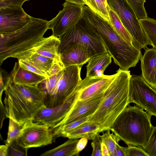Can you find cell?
<instances>
[{
	"label": "cell",
	"mask_w": 156,
	"mask_h": 156,
	"mask_svg": "<svg viewBox=\"0 0 156 156\" xmlns=\"http://www.w3.org/2000/svg\"><path fill=\"white\" fill-rule=\"evenodd\" d=\"M142 148L149 156H156V126H154L148 140Z\"/></svg>",
	"instance_id": "33"
},
{
	"label": "cell",
	"mask_w": 156,
	"mask_h": 156,
	"mask_svg": "<svg viewBox=\"0 0 156 156\" xmlns=\"http://www.w3.org/2000/svg\"><path fill=\"white\" fill-rule=\"evenodd\" d=\"M66 2L82 6L86 5L83 0H65Z\"/></svg>",
	"instance_id": "44"
},
{
	"label": "cell",
	"mask_w": 156,
	"mask_h": 156,
	"mask_svg": "<svg viewBox=\"0 0 156 156\" xmlns=\"http://www.w3.org/2000/svg\"><path fill=\"white\" fill-rule=\"evenodd\" d=\"M104 92L102 101L90 119L99 126L100 133L111 130L115 120L129 104L130 71L120 68Z\"/></svg>",
	"instance_id": "3"
},
{
	"label": "cell",
	"mask_w": 156,
	"mask_h": 156,
	"mask_svg": "<svg viewBox=\"0 0 156 156\" xmlns=\"http://www.w3.org/2000/svg\"><path fill=\"white\" fill-rule=\"evenodd\" d=\"M60 53L69 44L77 43L88 48L93 56L108 52L100 38L87 26L82 17L75 25L58 37Z\"/></svg>",
	"instance_id": "7"
},
{
	"label": "cell",
	"mask_w": 156,
	"mask_h": 156,
	"mask_svg": "<svg viewBox=\"0 0 156 156\" xmlns=\"http://www.w3.org/2000/svg\"><path fill=\"white\" fill-rule=\"evenodd\" d=\"M9 119L7 137L5 141V144L8 147L18 137L23 128V125L19 124L11 119Z\"/></svg>",
	"instance_id": "29"
},
{
	"label": "cell",
	"mask_w": 156,
	"mask_h": 156,
	"mask_svg": "<svg viewBox=\"0 0 156 156\" xmlns=\"http://www.w3.org/2000/svg\"><path fill=\"white\" fill-rule=\"evenodd\" d=\"M10 75L14 83L20 84L39 85L47 78L23 69L18 62H15Z\"/></svg>",
	"instance_id": "19"
},
{
	"label": "cell",
	"mask_w": 156,
	"mask_h": 156,
	"mask_svg": "<svg viewBox=\"0 0 156 156\" xmlns=\"http://www.w3.org/2000/svg\"><path fill=\"white\" fill-rule=\"evenodd\" d=\"M116 75V73L110 75H105L100 78L86 76L75 89L78 93L77 100H85L104 93Z\"/></svg>",
	"instance_id": "14"
},
{
	"label": "cell",
	"mask_w": 156,
	"mask_h": 156,
	"mask_svg": "<svg viewBox=\"0 0 156 156\" xmlns=\"http://www.w3.org/2000/svg\"><path fill=\"white\" fill-rule=\"evenodd\" d=\"M60 54L65 67L71 65H77L82 67L94 56L88 48L77 43L69 44Z\"/></svg>",
	"instance_id": "16"
},
{
	"label": "cell",
	"mask_w": 156,
	"mask_h": 156,
	"mask_svg": "<svg viewBox=\"0 0 156 156\" xmlns=\"http://www.w3.org/2000/svg\"><path fill=\"white\" fill-rule=\"evenodd\" d=\"M151 115L137 106H128L114 121L111 131L128 146L143 147L154 126Z\"/></svg>",
	"instance_id": "4"
},
{
	"label": "cell",
	"mask_w": 156,
	"mask_h": 156,
	"mask_svg": "<svg viewBox=\"0 0 156 156\" xmlns=\"http://www.w3.org/2000/svg\"><path fill=\"white\" fill-rule=\"evenodd\" d=\"M140 60L141 76L148 84L156 90V50L147 48Z\"/></svg>",
	"instance_id": "18"
},
{
	"label": "cell",
	"mask_w": 156,
	"mask_h": 156,
	"mask_svg": "<svg viewBox=\"0 0 156 156\" xmlns=\"http://www.w3.org/2000/svg\"><path fill=\"white\" fill-rule=\"evenodd\" d=\"M33 18L22 7L0 8V34L16 30L30 23Z\"/></svg>",
	"instance_id": "13"
},
{
	"label": "cell",
	"mask_w": 156,
	"mask_h": 156,
	"mask_svg": "<svg viewBox=\"0 0 156 156\" xmlns=\"http://www.w3.org/2000/svg\"><path fill=\"white\" fill-rule=\"evenodd\" d=\"M101 139L99 133L97 134L92 140L91 145L93 149L92 156H102L101 151Z\"/></svg>",
	"instance_id": "37"
},
{
	"label": "cell",
	"mask_w": 156,
	"mask_h": 156,
	"mask_svg": "<svg viewBox=\"0 0 156 156\" xmlns=\"http://www.w3.org/2000/svg\"><path fill=\"white\" fill-rule=\"evenodd\" d=\"M53 139L50 127L30 120L23 125L21 133L16 140L21 146L29 149L50 144Z\"/></svg>",
	"instance_id": "10"
},
{
	"label": "cell",
	"mask_w": 156,
	"mask_h": 156,
	"mask_svg": "<svg viewBox=\"0 0 156 156\" xmlns=\"http://www.w3.org/2000/svg\"><path fill=\"white\" fill-rule=\"evenodd\" d=\"M60 44L59 38L52 35L44 37L33 48L27 51L34 52L48 57L53 59L55 63L63 64L59 52Z\"/></svg>",
	"instance_id": "17"
},
{
	"label": "cell",
	"mask_w": 156,
	"mask_h": 156,
	"mask_svg": "<svg viewBox=\"0 0 156 156\" xmlns=\"http://www.w3.org/2000/svg\"><path fill=\"white\" fill-rule=\"evenodd\" d=\"M110 18V23L117 34L131 46L132 39L116 13L108 7Z\"/></svg>",
	"instance_id": "24"
},
{
	"label": "cell",
	"mask_w": 156,
	"mask_h": 156,
	"mask_svg": "<svg viewBox=\"0 0 156 156\" xmlns=\"http://www.w3.org/2000/svg\"><path fill=\"white\" fill-rule=\"evenodd\" d=\"M82 67L71 65L63 69V75L53 94L47 97L45 106L53 107L61 105L73 92L82 79Z\"/></svg>",
	"instance_id": "9"
},
{
	"label": "cell",
	"mask_w": 156,
	"mask_h": 156,
	"mask_svg": "<svg viewBox=\"0 0 156 156\" xmlns=\"http://www.w3.org/2000/svg\"><path fill=\"white\" fill-rule=\"evenodd\" d=\"M92 115H89L80 119L73 121L68 124L60 126L52 129L54 138L59 137H65L68 133L80 125L90 121Z\"/></svg>",
	"instance_id": "26"
},
{
	"label": "cell",
	"mask_w": 156,
	"mask_h": 156,
	"mask_svg": "<svg viewBox=\"0 0 156 156\" xmlns=\"http://www.w3.org/2000/svg\"><path fill=\"white\" fill-rule=\"evenodd\" d=\"M102 156H110L108 149L105 144L102 141L101 144Z\"/></svg>",
	"instance_id": "42"
},
{
	"label": "cell",
	"mask_w": 156,
	"mask_h": 156,
	"mask_svg": "<svg viewBox=\"0 0 156 156\" xmlns=\"http://www.w3.org/2000/svg\"><path fill=\"white\" fill-rule=\"evenodd\" d=\"M17 58L27 59L47 74L55 63L53 59L50 58L28 51L23 53Z\"/></svg>",
	"instance_id": "23"
},
{
	"label": "cell",
	"mask_w": 156,
	"mask_h": 156,
	"mask_svg": "<svg viewBox=\"0 0 156 156\" xmlns=\"http://www.w3.org/2000/svg\"><path fill=\"white\" fill-rule=\"evenodd\" d=\"M100 128L98 125L89 121L68 133L65 137L72 139L86 137L88 140H92L97 134L100 133Z\"/></svg>",
	"instance_id": "20"
},
{
	"label": "cell",
	"mask_w": 156,
	"mask_h": 156,
	"mask_svg": "<svg viewBox=\"0 0 156 156\" xmlns=\"http://www.w3.org/2000/svg\"><path fill=\"white\" fill-rule=\"evenodd\" d=\"M86 4L94 13L110 23L108 7L102 0H86Z\"/></svg>",
	"instance_id": "27"
},
{
	"label": "cell",
	"mask_w": 156,
	"mask_h": 156,
	"mask_svg": "<svg viewBox=\"0 0 156 156\" xmlns=\"http://www.w3.org/2000/svg\"><path fill=\"white\" fill-rule=\"evenodd\" d=\"M82 17L88 27L101 39L115 64L124 70L135 66L142 55L140 49L129 44L109 22L85 5L83 6Z\"/></svg>",
	"instance_id": "1"
},
{
	"label": "cell",
	"mask_w": 156,
	"mask_h": 156,
	"mask_svg": "<svg viewBox=\"0 0 156 156\" xmlns=\"http://www.w3.org/2000/svg\"><path fill=\"white\" fill-rule=\"evenodd\" d=\"M19 65L23 69L47 78V73L31 62L24 59H18Z\"/></svg>",
	"instance_id": "32"
},
{
	"label": "cell",
	"mask_w": 156,
	"mask_h": 156,
	"mask_svg": "<svg viewBox=\"0 0 156 156\" xmlns=\"http://www.w3.org/2000/svg\"><path fill=\"white\" fill-rule=\"evenodd\" d=\"M12 80L11 76L8 72L1 69L0 73V101L2 102V96L6 87Z\"/></svg>",
	"instance_id": "35"
},
{
	"label": "cell",
	"mask_w": 156,
	"mask_h": 156,
	"mask_svg": "<svg viewBox=\"0 0 156 156\" xmlns=\"http://www.w3.org/2000/svg\"><path fill=\"white\" fill-rule=\"evenodd\" d=\"M28 149L20 145L16 140L8 146V156H26Z\"/></svg>",
	"instance_id": "34"
},
{
	"label": "cell",
	"mask_w": 156,
	"mask_h": 156,
	"mask_svg": "<svg viewBox=\"0 0 156 156\" xmlns=\"http://www.w3.org/2000/svg\"><path fill=\"white\" fill-rule=\"evenodd\" d=\"M108 7L117 14L130 35L133 45L137 48L146 49L150 42L142 29L134 11L127 0H106Z\"/></svg>",
	"instance_id": "6"
},
{
	"label": "cell",
	"mask_w": 156,
	"mask_h": 156,
	"mask_svg": "<svg viewBox=\"0 0 156 156\" xmlns=\"http://www.w3.org/2000/svg\"><path fill=\"white\" fill-rule=\"evenodd\" d=\"M63 8L49 21V29L52 35L59 37L77 24L81 18L83 6L66 2Z\"/></svg>",
	"instance_id": "11"
},
{
	"label": "cell",
	"mask_w": 156,
	"mask_h": 156,
	"mask_svg": "<svg viewBox=\"0 0 156 156\" xmlns=\"http://www.w3.org/2000/svg\"><path fill=\"white\" fill-rule=\"evenodd\" d=\"M146 0H127L139 19L147 17L144 6Z\"/></svg>",
	"instance_id": "31"
},
{
	"label": "cell",
	"mask_w": 156,
	"mask_h": 156,
	"mask_svg": "<svg viewBox=\"0 0 156 156\" xmlns=\"http://www.w3.org/2000/svg\"><path fill=\"white\" fill-rule=\"evenodd\" d=\"M111 56L108 52L95 55L91 58L86 66V76L93 77L99 70L105 71L112 62Z\"/></svg>",
	"instance_id": "21"
},
{
	"label": "cell",
	"mask_w": 156,
	"mask_h": 156,
	"mask_svg": "<svg viewBox=\"0 0 156 156\" xmlns=\"http://www.w3.org/2000/svg\"><path fill=\"white\" fill-rule=\"evenodd\" d=\"M78 96V92L75 90L62 104L53 107H42L35 115L33 121L54 129L71 110L77 100Z\"/></svg>",
	"instance_id": "12"
},
{
	"label": "cell",
	"mask_w": 156,
	"mask_h": 156,
	"mask_svg": "<svg viewBox=\"0 0 156 156\" xmlns=\"http://www.w3.org/2000/svg\"><path fill=\"white\" fill-rule=\"evenodd\" d=\"M49 21L33 17L28 23L14 32L0 34V65L10 57L17 58L44 38Z\"/></svg>",
	"instance_id": "5"
},
{
	"label": "cell",
	"mask_w": 156,
	"mask_h": 156,
	"mask_svg": "<svg viewBox=\"0 0 156 156\" xmlns=\"http://www.w3.org/2000/svg\"><path fill=\"white\" fill-rule=\"evenodd\" d=\"M63 69L58 73L47 78L41 83L44 84V87L47 93V96L51 95L53 94L63 75Z\"/></svg>",
	"instance_id": "30"
},
{
	"label": "cell",
	"mask_w": 156,
	"mask_h": 156,
	"mask_svg": "<svg viewBox=\"0 0 156 156\" xmlns=\"http://www.w3.org/2000/svg\"><path fill=\"white\" fill-rule=\"evenodd\" d=\"M125 147L126 156H149L142 147L134 146Z\"/></svg>",
	"instance_id": "36"
},
{
	"label": "cell",
	"mask_w": 156,
	"mask_h": 156,
	"mask_svg": "<svg viewBox=\"0 0 156 156\" xmlns=\"http://www.w3.org/2000/svg\"><path fill=\"white\" fill-rule=\"evenodd\" d=\"M104 93L85 100L79 101L77 100L70 111L55 128L88 115H92L102 101Z\"/></svg>",
	"instance_id": "15"
},
{
	"label": "cell",
	"mask_w": 156,
	"mask_h": 156,
	"mask_svg": "<svg viewBox=\"0 0 156 156\" xmlns=\"http://www.w3.org/2000/svg\"><path fill=\"white\" fill-rule=\"evenodd\" d=\"M8 147L6 145H2L0 146V156H8Z\"/></svg>",
	"instance_id": "43"
},
{
	"label": "cell",
	"mask_w": 156,
	"mask_h": 156,
	"mask_svg": "<svg viewBox=\"0 0 156 156\" xmlns=\"http://www.w3.org/2000/svg\"><path fill=\"white\" fill-rule=\"evenodd\" d=\"M0 129L3 125V121L6 117L5 109V106L2 102H0Z\"/></svg>",
	"instance_id": "41"
},
{
	"label": "cell",
	"mask_w": 156,
	"mask_h": 156,
	"mask_svg": "<svg viewBox=\"0 0 156 156\" xmlns=\"http://www.w3.org/2000/svg\"><path fill=\"white\" fill-rule=\"evenodd\" d=\"M88 139L86 137L81 138L79 140L76 146V150L80 152L82 151L86 147L88 142Z\"/></svg>",
	"instance_id": "39"
},
{
	"label": "cell",
	"mask_w": 156,
	"mask_h": 156,
	"mask_svg": "<svg viewBox=\"0 0 156 156\" xmlns=\"http://www.w3.org/2000/svg\"><path fill=\"white\" fill-rule=\"evenodd\" d=\"M86 3V0H83Z\"/></svg>",
	"instance_id": "46"
},
{
	"label": "cell",
	"mask_w": 156,
	"mask_h": 156,
	"mask_svg": "<svg viewBox=\"0 0 156 156\" xmlns=\"http://www.w3.org/2000/svg\"><path fill=\"white\" fill-rule=\"evenodd\" d=\"M102 1L105 5L108 7L106 0H102Z\"/></svg>",
	"instance_id": "45"
},
{
	"label": "cell",
	"mask_w": 156,
	"mask_h": 156,
	"mask_svg": "<svg viewBox=\"0 0 156 156\" xmlns=\"http://www.w3.org/2000/svg\"><path fill=\"white\" fill-rule=\"evenodd\" d=\"M108 130L102 132L101 135H99L101 141L107 146L110 155V156H114L116 145L119 143L121 140L119 137L116 135Z\"/></svg>",
	"instance_id": "28"
},
{
	"label": "cell",
	"mask_w": 156,
	"mask_h": 156,
	"mask_svg": "<svg viewBox=\"0 0 156 156\" xmlns=\"http://www.w3.org/2000/svg\"><path fill=\"white\" fill-rule=\"evenodd\" d=\"M139 21L150 45L156 50V20L147 17L139 19Z\"/></svg>",
	"instance_id": "25"
},
{
	"label": "cell",
	"mask_w": 156,
	"mask_h": 156,
	"mask_svg": "<svg viewBox=\"0 0 156 156\" xmlns=\"http://www.w3.org/2000/svg\"><path fill=\"white\" fill-rule=\"evenodd\" d=\"M4 92L6 117L21 125L33 120L38 111L45 106L48 94L44 87L39 84H20L12 80Z\"/></svg>",
	"instance_id": "2"
},
{
	"label": "cell",
	"mask_w": 156,
	"mask_h": 156,
	"mask_svg": "<svg viewBox=\"0 0 156 156\" xmlns=\"http://www.w3.org/2000/svg\"><path fill=\"white\" fill-rule=\"evenodd\" d=\"M114 156H126L125 147L116 144Z\"/></svg>",
	"instance_id": "40"
},
{
	"label": "cell",
	"mask_w": 156,
	"mask_h": 156,
	"mask_svg": "<svg viewBox=\"0 0 156 156\" xmlns=\"http://www.w3.org/2000/svg\"><path fill=\"white\" fill-rule=\"evenodd\" d=\"M129 102L134 103L148 114L156 117V90L141 76L131 75Z\"/></svg>",
	"instance_id": "8"
},
{
	"label": "cell",
	"mask_w": 156,
	"mask_h": 156,
	"mask_svg": "<svg viewBox=\"0 0 156 156\" xmlns=\"http://www.w3.org/2000/svg\"><path fill=\"white\" fill-rule=\"evenodd\" d=\"M29 0H0V8L22 7L23 3Z\"/></svg>",
	"instance_id": "38"
},
{
	"label": "cell",
	"mask_w": 156,
	"mask_h": 156,
	"mask_svg": "<svg viewBox=\"0 0 156 156\" xmlns=\"http://www.w3.org/2000/svg\"><path fill=\"white\" fill-rule=\"evenodd\" d=\"M79 139H69L63 144L45 151L41 156H78L79 153L76 150Z\"/></svg>",
	"instance_id": "22"
}]
</instances>
